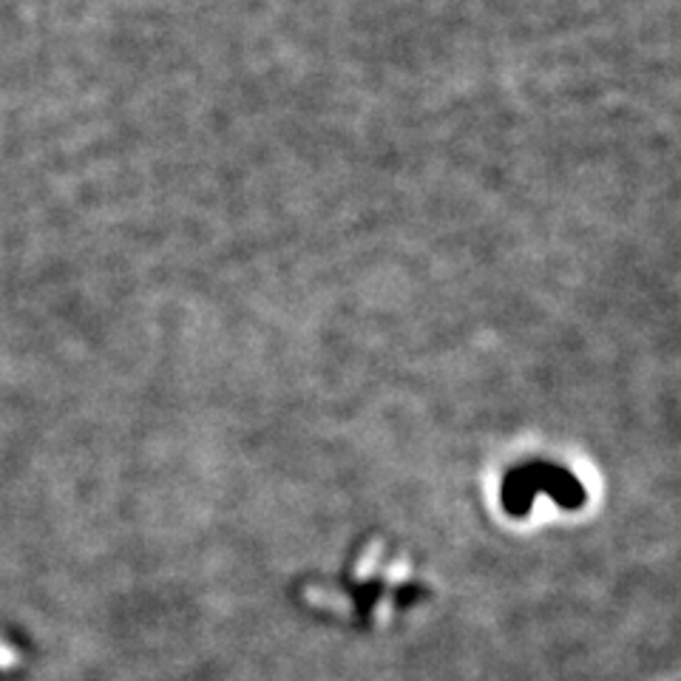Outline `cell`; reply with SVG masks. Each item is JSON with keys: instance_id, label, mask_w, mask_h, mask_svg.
<instances>
[]
</instances>
